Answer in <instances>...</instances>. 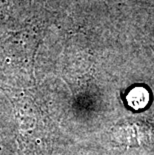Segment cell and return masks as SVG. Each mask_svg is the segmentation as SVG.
Instances as JSON below:
<instances>
[{
    "instance_id": "1",
    "label": "cell",
    "mask_w": 154,
    "mask_h": 155,
    "mask_svg": "<svg viewBox=\"0 0 154 155\" xmlns=\"http://www.w3.org/2000/svg\"><path fill=\"white\" fill-rule=\"evenodd\" d=\"M113 138L128 146L142 145L154 140V127L140 120H126L113 128Z\"/></svg>"
},
{
    "instance_id": "2",
    "label": "cell",
    "mask_w": 154,
    "mask_h": 155,
    "mask_svg": "<svg viewBox=\"0 0 154 155\" xmlns=\"http://www.w3.org/2000/svg\"><path fill=\"white\" fill-rule=\"evenodd\" d=\"M150 95L146 88L142 86L133 87L126 95V102L134 110L143 109L149 103Z\"/></svg>"
}]
</instances>
